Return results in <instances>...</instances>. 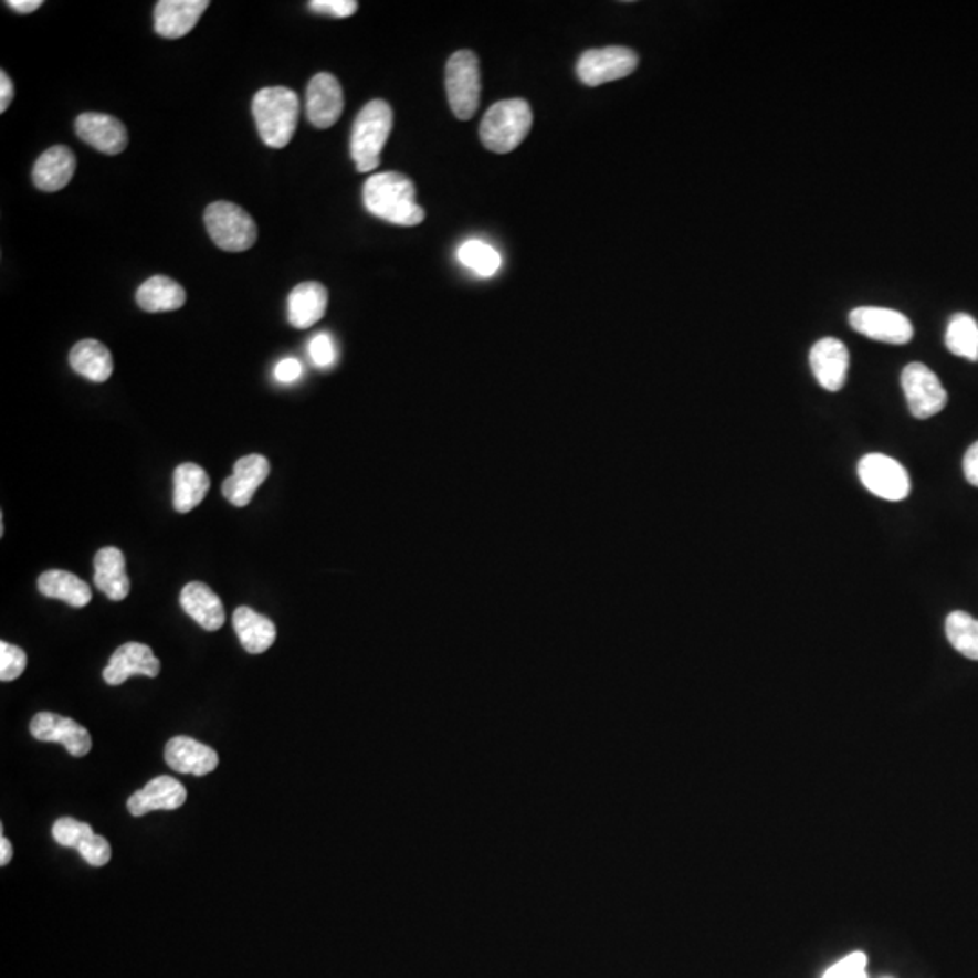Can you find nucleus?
Instances as JSON below:
<instances>
[{
    "label": "nucleus",
    "instance_id": "f257e3e1",
    "mask_svg": "<svg viewBox=\"0 0 978 978\" xmlns=\"http://www.w3.org/2000/svg\"><path fill=\"white\" fill-rule=\"evenodd\" d=\"M362 201L370 214L393 225L416 227L427 218L424 209L417 206L413 181L401 172L370 176L362 187Z\"/></svg>",
    "mask_w": 978,
    "mask_h": 978
},
{
    "label": "nucleus",
    "instance_id": "f03ea898",
    "mask_svg": "<svg viewBox=\"0 0 978 978\" xmlns=\"http://www.w3.org/2000/svg\"><path fill=\"white\" fill-rule=\"evenodd\" d=\"M252 115L263 144L272 149H283L291 144L297 129L299 98L285 86L265 87L254 95Z\"/></svg>",
    "mask_w": 978,
    "mask_h": 978
},
{
    "label": "nucleus",
    "instance_id": "7ed1b4c3",
    "mask_svg": "<svg viewBox=\"0 0 978 978\" xmlns=\"http://www.w3.org/2000/svg\"><path fill=\"white\" fill-rule=\"evenodd\" d=\"M393 126V111L385 101H371L357 115L351 129L350 153L359 172H370L381 164V153L387 146Z\"/></svg>",
    "mask_w": 978,
    "mask_h": 978
},
{
    "label": "nucleus",
    "instance_id": "20e7f679",
    "mask_svg": "<svg viewBox=\"0 0 978 978\" xmlns=\"http://www.w3.org/2000/svg\"><path fill=\"white\" fill-rule=\"evenodd\" d=\"M532 127L529 104L522 98H509L486 111L481 122V140L490 151L507 155L520 146Z\"/></svg>",
    "mask_w": 978,
    "mask_h": 978
},
{
    "label": "nucleus",
    "instance_id": "39448f33",
    "mask_svg": "<svg viewBox=\"0 0 978 978\" xmlns=\"http://www.w3.org/2000/svg\"><path fill=\"white\" fill-rule=\"evenodd\" d=\"M203 220L209 236L221 251L245 252L256 243V221L236 203L214 201L207 207Z\"/></svg>",
    "mask_w": 978,
    "mask_h": 978
},
{
    "label": "nucleus",
    "instance_id": "423d86ee",
    "mask_svg": "<svg viewBox=\"0 0 978 978\" xmlns=\"http://www.w3.org/2000/svg\"><path fill=\"white\" fill-rule=\"evenodd\" d=\"M481 67L473 51L461 50L446 64L448 102L459 120H470L481 104Z\"/></svg>",
    "mask_w": 978,
    "mask_h": 978
},
{
    "label": "nucleus",
    "instance_id": "0eeeda50",
    "mask_svg": "<svg viewBox=\"0 0 978 978\" xmlns=\"http://www.w3.org/2000/svg\"><path fill=\"white\" fill-rule=\"evenodd\" d=\"M859 479L873 495L884 501L898 502L908 497L912 490L909 475L901 462L883 453H870L859 462Z\"/></svg>",
    "mask_w": 978,
    "mask_h": 978
},
{
    "label": "nucleus",
    "instance_id": "6e6552de",
    "mask_svg": "<svg viewBox=\"0 0 978 978\" xmlns=\"http://www.w3.org/2000/svg\"><path fill=\"white\" fill-rule=\"evenodd\" d=\"M901 385L909 412L917 419L937 416L948 404V393L944 390L943 382L923 362H912L904 368Z\"/></svg>",
    "mask_w": 978,
    "mask_h": 978
},
{
    "label": "nucleus",
    "instance_id": "1a4fd4ad",
    "mask_svg": "<svg viewBox=\"0 0 978 978\" xmlns=\"http://www.w3.org/2000/svg\"><path fill=\"white\" fill-rule=\"evenodd\" d=\"M638 55L629 48L611 45L602 50H589L578 59V78L586 86L597 87L608 82L620 81L634 73Z\"/></svg>",
    "mask_w": 978,
    "mask_h": 978
},
{
    "label": "nucleus",
    "instance_id": "9d476101",
    "mask_svg": "<svg viewBox=\"0 0 978 978\" xmlns=\"http://www.w3.org/2000/svg\"><path fill=\"white\" fill-rule=\"evenodd\" d=\"M850 325L873 341L906 345L913 339V325L908 317L881 306H859L850 314Z\"/></svg>",
    "mask_w": 978,
    "mask_h": 978
},
{
    "label": "nucleus",
    "instance_id": "9b49d317",
    "mask_svg": "<svg viewBox=\"0 0 978 978\" xmlns=\"http://www.w3.org/2000/svg\"><path fill=\"white\" fill-rule=\"evenodd\" d=\"M30 730L31 736L39 742L61 743L62 747L75 758H84L93 747V739L86 727H82L81 723L71 717L59 714H36L31 719Z\"/></svg>",
    "mask_w": 978,
    "mask_h": 978
},
{
    "label": "nucleus",
    "instance_id": "f8f14e48",
    "mask_svg": "<svg viewBox=\"0 0 978 978\" xmlns=\"http://www.w3.org/2000/svg\"><path fill=\"white\" fill-rule=\"evenodd\" d=\"M345 109V95L336 76L319 73L306 87V118L317 129H328L337 124Z\"/></svg>",
    "mask_w": 978,
    "mask_h": 978
},
{
    "label": "nucleus",
    "instance_id": "ddd939ff",
    "mask_svg": "<svg viewBox=\"0 0 978 978\" xmlns=\"http://www.w3.org/2000/svg\"><path fill=\"white\" fill-rule=\"evenodd\" d=\"M75 130L82 141L104 155H120L129 144L126 126L106 113H82L76 118Z\"/></svg>",
    "mask_w": 978,
    "mask_h": 978
},
{
    "label": "nucleus",
    "instance_id": "4468645a",
    "mask_svg": "<svg viewBox=\"0 0 978 978\" xmlns=\"http://www.w3.org/2000/svg\"><path fill=\"white\" fill-rule=\"evenodd\" d=\"M160 660L155 656L149 645L129 642L116 649L115 654L111 656L107 667L104 669V680L107 685L116 687L135 674L156 677L160 674Z\"/></svg>",
    "mask_w": 978,
    "mask_h": 978
},
{
    "label": "nucleus",
    "instance_id": "2eb2a0df",
    "mask_svg": "<svg viewBox=\"0 0 978 978\" xmlns=\"http://www.w3.org/2000/svg\"><path fill=\"white\" fill-rule=\"evenodd\" d=\"M810 367L821 388L839 391L846 381L850 351L846 345L833 337H824L810 350Z\"/></svg>",
    "mask_w": 978,
    "mask_h": 978
},
{
    "label": "nucleus",
    "instance_id": "dca6fc26",
    "mask_svg": "<svg viewBox=\"0 0 978 978\" xmlns=\"http://www.w3.org/2000/svg\"><path fill=\"white\" fill-rule=\"evenodd\" d=\"M271 473V462L263 455L241 456L234 464V473L225 479L221 493L232 506L245 507L254 497L257 487L266 481Z\"/></svg>",
    "mask_w": 978,
    "mask_h": 978
},
{
    "label": "nucleus",
    "instance_id": "f3484780",
    "mask_svg": "<svg viewBox=\"0 0 978 978\" xmlns=\"http://www.w3.org/2000/svg\"><path fill=\"white\" fill-rule=\"evenodd\" d=\"M207 8V0H160L155 8L156 33L164 39H181L194 30Z\"/></svg>",
    "mask_w": 978,
    "mask_h": 978
},
{
    "label": "nucleus",
    "instance_id": "a211bd4d",
    "mask_svg": "<svg viewBox=\"0 0 978 978\" xmlns=\"http://www.w3.org/2000/svg\"><path fill=\"white\" fill-rule=\"evenodd\" d=\"M187 801V790L178 779L160 776L147 782L146 787L130 796L127 810L130 816L141 818L155 810H178Z\"/></svg>",
    "mask_w": 978,
    "mask_h": 978
},
{
    "label": "nucleus",
    "instance_id": "6ab92c4d",
    "mask_svg": "<svg viewBox=\"0 0 978 978\" xmlns=\"http://www.w3.org/2000/svg\"><path fill=\"white\" fill-rule=\"evenodd\" d=\"M166 761L172 770L191 776H207L214 772L220 763L214 748L187 736H176L167 743Z\"/></svg>",
    "mask_w": 978,
    "mask_h": 978
},
{
    "label": "nucleus",
    "instance_id": "aec40b11",
    "mask_svg": "<svg viewBox=\"0 0 978 978\" xmlns=\"http://www.w3.org/2000/svg\"><path fill=\"white\" fill-rule=\"evenodd\" d=\"M76 171V156L70 147L55 146L42 153L33 167V183L44 192L62 191Z\"/></svg>",
    "mask_w": 978,
    "mask_h": 978
},
{
    "label": "nucleus",
    "instance_id": "412c9836",
    "mask_svg": "<svg viewBox=\"0 0 978 978\" xmlns=\"http://www.w3.org/2000/svg\"><path fill=\"white\" fill-rule=\"evenodd\" d=\"M181 609L206 631H218L225 623V609L220 597L203 582L187 583L181 589Z\"/></svg>",
    "mask_w": 978,
    "mask_h": 978
},
{
    "label": "nucleus",
    "instance_id": "4be33fe9",
    "mask_svg": "<svg viewBox=\"0 0 978 978\" xmlns=\"http://www.w3.org/2000/svg\"><path fill=\"white\" fill-rule=\"evenodd\" d=\"M328 308V291L317 282H305L294 286L288 296V323L294 328L305 330L322 322Z\"/></svg>",
    "mask_w": 978,
    "mask_h": 978
},
{
    "label": "nucleus",
    "instance_id": "5701e85b",
    "mask_svg": "<svg viewBox=\"0 0 978 978\" xmlns=\"http://www.w3.org/2000/svg\"><path fill=\"white\" fill-rule=\"evenodd\" d=\"M95 586L111 602L126 600L130 580L126 572V557L116 547H102L95 557Z\"/></svg>",
    "mask_w": 978,
    "mask_h": 978
},
{
    "label": "nucleus",
    "instance_id": "b1692460",
    "mask_svg": "<svg viewBox=\"0 0 978 978\" xmlns=\"http://www.w3.org/2000/svg\"><path fill=\"white\" fill-rule=\"evenodd\" d=\"M232 622H234V629H236L241 645L251 654H261V652L269 651L276 642V625H274L271 618L263 617L254 609L241 606V608L234 611Z\"/></svg>",
    "mask_w": 978,
    "mask_h": 978
},
{
    "label": "nucleus",
    "instance_id": "393cba45",
    "mask_svg": "<svg viewBox=\"0 0 978 978\" xmlns=\"http://www.w3.org/2000/svg\"><path fill=\"white\" fill-rule=\"evenodd\" d=\"M186 288L167 276H153L146 283H141L136 291V303L141 311L175 312L186 305Z\"/></svg>",
    "mask_w": 978,
    "mask_h": 978
},
{
    "label": "nucleus",
    "instance_id": "a878e982",
    "mask_svg": "<svg viewBox=\"0 0 978 978\" xmlns=\"http://www.w3.org/2000/svg\"><path fill=\"white\" fill-rule=\"evenodd\" d=\"M70 365L78 376L93 382H106L113 376V356L109 348L96 339L76 343L70 351Z\"/></svg>",
    "mask_w": 978,
    "mask_h": 978
},
{
    "label": "nucleus",
    "instance_id": "bb28decb",
    "mask_svg": "<svg viewBox=\"0 0 978 978\" xmlns=\"http://www.w3.org/2000/svg\"><path fill=\"white\" fill-rule=\"evenodd\" d=\"M39 591L48 598H56L67 603L71 608H86L93 598L90 583L70 571L51 569L42 572L39 578Z\"/></svg>",
    "mask_w": 978,
    "mask_h": 978
},
{
    "label": "nucleus",
    "instance_id": "cd10ccee",
    "mask_svg": "<svg viewBox=\"0 0 978 978\" xmlns=\"http://www.w3.org/2000/svg\"><path fill=\"white\" fill-rule=\"evenodd\" d=\"M211 487V479L203 467L186 462L175 470V497L172 504L178 513H189L200 506Z\"/></svg>",
    "mask_w": 978,
    "mask_h": 978
},
{
    "label": "nucleus",
    "instance_id": "c85d7f7f",
    "mask_svg": "<svg viewBox=\"0 0 978 978\" xmlns=\"http://www.w3.org/2000/svg\"><path fill=\"white\" fill-rule=\"evenodd\" d=\"M946 347L955 356L978 361V323L969 314H955L946 330Z\"/></svg>",
    "mask_w": 978,
    "mask_h": 978
},
{
    "label": "nucleus",
    "instance_id": "c756f323",
    "mask_svg": "<svg viewBox=\"0 0 978 978\" xmlns=\"http://www.w3.org/2000/svg\"><path fill=\"white\" fill-rule=\"evenodd\" d=\"M946 637L955 651L978 662V620L971 614L964 611L949 612L946 618Z\"/></svg>",
    "mask_w": 978,
    "mask_h": 978
},
{
    "label": "nucleus",
    "instance_id": "7c9ffc66",
    "mask_svg": "<svg viewBox=\"0 0 978 978\" xmlns=\"http://www.w3.org/2000/svg\"><path fill=\"white\" fill-rule=\"evenodd\" d=\"M456 257L462 265L481 277L495 276L502 265L501 254L492 245L479 240L464 241L456 251Z\"/></svg>",
    "mask_w": 978,
    "mask_h": 978
},
{
    "label": "nucleus",
    "instance_id": "2f4dec72",
    "mask_svg": "<svg viewBox=\"0 0 978 978\" xmlns=\"http://www.w3.org/2000/svg\"><path fill=\"white\" fill-rule=\"evenodd\" d=\"M53 839H55L56 843L61 844V846L65 848H78L82 844L86 843L87 839L93 838L95 832H93V828L87 823H81V821H76L73 818H62L53 824Z\"/></svg>",
    "mask_w": 978,
    "mask_h": 978
},
{
    "label": "nucleus",
    "instance_id": "473e14b6",
    "mask_svg": "<svg viewBox=\"0 0 978 978\" xmlns=\"http://www.w3.org/2000/svg\"><path fill=\"white\" fill-rule=\"evenodd\" d=\"M28 665V656L21 648L8 642H0V680L13 682L22 676Z\"/></svg>",
    "mask_w": 978,
    "mask_h": 978
},
{
    "label": "nucleus",
    "instance_id": "72a5a7b5",
    "mask_svg": "<svg viewBox=\"0 0 978 978\" xmlns=\"http://www.w3.org/2000/svg\"><path fill=\"white\" fill-rule=\"evenodd\" d=\"M869 957L863 951H853L827 969L823 978H869Z\"/></svg>",
    "mask_w": 978,
    "mask_h": 978
},
{
    "label": "nucleus",
    "instance_id": "f704fd0d",
    "mask_svg": "<svg viewBox=\"0 0 978 978\" xmlns=\"http://www.w3.org/2000/svg\"><path fill=\"white\" fill-rule=\"evenodd\" d=\"M308 354H311L312 362L317 368H330L337 361L336 343L332 339L330 334H326V332L312 337L311 345H308Z\"/></svg>",
    "mask_w": 978,
    "mask_h": 978
},
{
    "label": "nucleus",
    "instance_id": "c9c22d12",
    "mask_svg": "<svg viewBox=\"0 0 978 978\" xmlns=\"http://www.w3.org/2000/svg\"><path fill=\"white\" fill-rule=\"evenodd\" d=\"M78 853H81L82 859L87 864L95 866V869H102L111 861V844L107 843V839L95 833L93 838L87 839L86 843L78 848Z\"/></svg>",
    "mask_w": 978,
    "mask_h": 978
},
{
    "label": "nucleus",
    "instance_id": "e433bc0d",
    "mask_svg": "<svg viewBox=\"0 0 978 978\" xmlns=\"http://www.w3.org/2000/svg\"><path fill=\"white\" fill-rule=\"evenodd\" d=\"M356 0H314L311 2V10L317 13H328V15L337 17V19H347V17L356 15Z\"/></svg>",
    "mask_w": 978,
    "mask_h": 978
},
{
    "label": "nucleus",
    "instance_id": "4c0bfd02",
    "mask_svg": "<svg viewBox=\"0 0 978 978\" xmlns=\"http://www.w3.org/2000/svg\"><path fill=\"white\" fill-rule=\"evenodd\" d=\"M302 362L294 359V357L282 359V361L277 362L276 370H274V376H276L277 381L285 382V385L296 382L297 379L302 377Z\"/></svg>",
    "mask_w": 978,
    "mask_h": 978
},
{
    "label": "nucleus",
    "instance_id": "58836bf2",
    "mask_svg": "<svg viewBox=\"0 0 978 978\" xmlns=\"http://www.w3.org/2000/svg\"><path fill=\"white\" fill-rule=\"evenodd\" d=\"M964 475L969 484L978 487V441L969 446L968 452L964 455Z\"/></svg>",
    "mask_w": 978,
    "mask_h": 978
},
{
    "label": "nucleus",
    "instance_id": "ea45409f",
    "mask_svg": "<svg viewBox=\"0 0 978 978\" xmlns=\"http://www.w3.org/2000/svg\"><path fill=\"white\" fill-rule=\"evenodd\" d=\"M15 96V87L4 70L0 71V113H6Z\"/></svg>",
    "mask_w": 978,
    "mask_h": 978
},
{
    "label": "nucleus",
    "instance_id": "a19ab883",
    "mask_svg": "<svg viewBox=\"0 0 978 978\" xmlns=\"http://www.w3.org/2000/svg\"><path fill=\"white\" fill-rule=\"evenodd\" d=\"M8 6L17 13H33L42 6V0H8Z\"/></svg>",
    "mask_w": 978,
    "mask_h": 978
},
{
    "label": "nucleus",
    "instance_id": "79ce46f5",
    "mask_svg": "<svg viewBox=\"0 0 978 978\" xmlns=\"http://www.w3.org/2000/svg\"><path fill=\"white\" fill-rule=\"evenodd\" d=\"M11 858H13V848H11L10 841L2 835L0 838V864L6 866V864L10 863Z\"/></svg>",
    "mask_w": 978,
    "mask_h": 978
}]
</instances>
